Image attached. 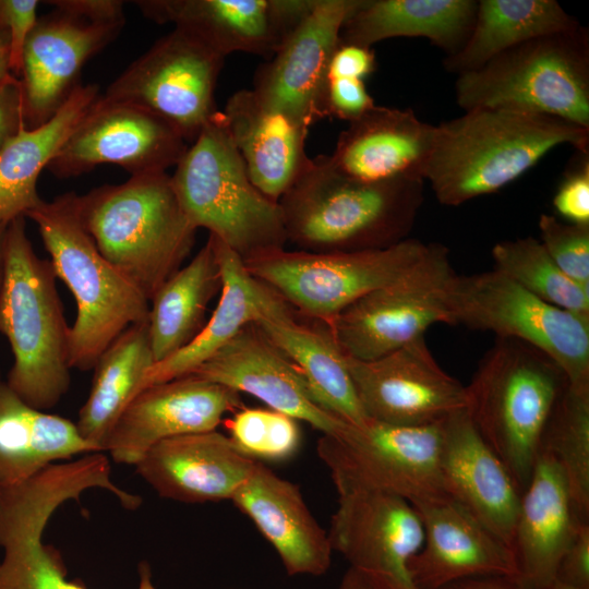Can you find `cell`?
<instances>
[{"instance_id": "7dc6e473", "label": "cell", "mask_w": 589, "mask_h": 589, "mask_svg": "<svg viewBox=\"0 0 589 589\" xmlns=\"http://www.w3.org/2000/svg\"><path fill=\"white\" fill-rule=\"evenodd\" d=\"M23 125L20 81L11 77L0 85V152Z\"/></svg>"}, {"instance_id": "2e32d148", "label": "cell", "mask_w": 589, "mask_h": 589, "mask_svg": "<svg viewBox=\"0 0 589 589\" xmlns=\"http://www.w3.org/2000/svg\"><path fill=\"white\" fill-rule=\"evenodd\" d=\"M337 494L327 532L333 551L382 589H413L409 564L424 532L412 504L376 490L342 489Z\"/></svg>"}, {"instance_id": "8fae6325", "label": "cell", "mask_w": 589, "mask_h": 589, "mask_svg": "<svg viewBox=\"0 0 589 589\" xmlns=\"http://www.w3.org/2000/svg\"><path fill=\"white\" fill-rule=\"evenodd\" d=\"M428 249L429 244L407 238L387 248L364 251L281 249L243 264L251 276L301 316L327 326L354 301L407 273Z\"/></svg>"}, {"instance_id": "5bb4252c", "label": "cell", "mask_w": 589, "mask_h": 589, "mask_svg": "<svg viewBox=\"0 0 589 589\" xmlns=\"http://www.w3.org/2000/svg\"><path fill=\"white\" fill-rule=\"evenodd\" d=\"M224 61L197 37L173 27L134 60L101 96L153 112L190 145L217 112L215 91Z\"/></svg>"}, {"instance_id": "74e56055", "label": "cell", "mask_w": 589, "mask_h": 589, "mask_svg": "<svg viewBox=\"0 0 589 589\" xmlns=\"http://www.w3.org/2000/svg\"><path fill=\"white\" fill-rule=\"evenodd\" d=\"M540 452L560 466L579 514L589 519V387L567 384L545 423Z\"/></svg>"}, {"instance_id": "f6af8a7d", "label": "cell", "mask_w": 589, "mask_h": 589, "mask_svg": "<svg viewBox=\"0 0 589 589\" xmlns=\"http://www.w3.org/2000/svg\"><path fill=\"white\" fill-rule=\"evenodd\" d=\"M555 579L589 588V521L582 522L565 550Z\"/></svg>"}, {"instance_id": "f546056e", "label": "cell", "mask_w": 589, "mask_h": 589, "mask_svg": "<svg viewBox=\"0 0 589 589\" xmlns=\"http://www.w3.org/2000/svg\"><path fill=\"white\" fill-rule=\"evenodd\" d=\"M254 324L294 364L322 408L353 425L369 419L357 396L346 356L326 325L297 320L279 296Z\"/></svg>"}, {"instance_id": "ab89813d", "label": "cell", "mask_w": 589, "mask_h": 589, "mask_svg": "<svg viewBox=\"0 0 589 589\" xmlns=\"http://www.w3.org/2000/svg\"><path fill=\"white\" fill-rule=\"evenodd\" d=\"M229 438L256 461H284L298 452L301 431L296 419L272 410L242 407L228 421Z\"/></svg>"}, {"instance_id": "7c38bea8", "label": "cell", "mask_w": 589, "mask_h": 589, "mask_svg": "<svg viewBox=\"0 0 589 589\" xmlns=\"http://www.w3.org/2000/svg\"><path fill=\"white\" fill-rule=\"evenodd\" d=\"M443 421L397 425L369 418L338 435H323L317 454L336 490H376L416 504L445 495L440 473Z\"/></svg>"}, {"instance_id": "4316f807", "label": "cell", "mask_w": 589, "mask_h": 589, "mask_svg": "<svg viewBox=\"0 0 589 589\" xmlns=\"http://www.w3.org/2000/svg\"><path fill=\"white\" fill-rule=\"evenodd\" d=\"M230 501L272 544L289 576H322L328 570L333 553L328 534L297 484L255 461Z\"/></svg>"}, {"instance_id": "ba28073f", "label": "cell", "mask_w": 589, "mask_h": 589, "mask_svg": "<svg viewBox=\"0 0 589 589\" xmlns=\"http://www.w3.org/2000/svg\"><path fill=\"white\" fill-rule=\"evenodd\" d=\"M465 110L498 108L545 115L589 129V41L582 27L513 47L457 75Z\"/></svg>"}, {"instance_id": "bcb514c9", "label": "cell", "mask_w": 589, "mask_h": 589, "mask_svg": "<svg viewBox=\"0 0 589 589\" xmlns=\"http://www.w3.org/2000/svg\"><path fill=\"white\" fill-rule=\"evenodd\" d=\"M376 69V57L372 47L339 43L327 70L329 79H356L364 81Z\"/></svg>"}, {"instance_id": "60d3db41", "label": "cell", "mask_w": 589, "mask_h": 589, "mask_svg": "<svg viewBox=\"0 0 589 589\" xmlns=\"http://www.w3.org/2000/svg\"><path fill=\"white\" fill-rule=\"evenodd\" d=\"M539 241L556 266L572 280L589 289V225L562 221L541 214Z\"/></svg>"}, {"instance_id": "ffe728a7", "label": "cell", "mask_w": 589, "mask_h": 589, "mask_svg": "<svg viewBox=\"0 0 589 589\" xmlns=\"http://www.w3.org/2000/svg\"><path fill=\"white\" fill-rule=\"evenodd\" d=\"M125 22H99L55 8L39 16L24 46L20 86L24 125L50 120L81 85L85 63L109 45Z\"/></svg>"}, {"instance_id": "f1b7e54d", "label": "cell", "mask_w": 589, "mask_h": 589, "mask_svg": "<svg viewBox=\"0 0 589 589\" xmlns=\"http://www.w3.org/2000/svg\"><path fill=\"white\" fill-rule=\"evenodd\" d=\"M221 112L250 180L278 202L311 159L305 152L309 129L265 105L252 89L233 93Z\"/></svg>"}, {"instance_id": "4dcf8cb0", "label": "cell", "mask_w": 589, "mask_h": 589, "mask_svg": "<svg viewBox=\"0 0 589 589\" xmlns=\"http://www.w3.org/2000/svg\"><path fill=\"white\" fill-rule=\"evenodd\" d=\"M209 238L221 271L217 305L201 333L188 346L149 368L142 389L190 374L242 328L255 323L278 298L269 287L249 274L243 261L232 250L215 237Z\"/></svg>"}, {"instance_id": "f907efd6", "label": "cell", "mask_w": 589, "mask_h": 589, "mask_svg": "<svg viewBox=\"0 0 589 589\" xmlns=\"http://www.w3.org/2000/svg\"><path fill=\"white\" fill-rule=\"evenodd\" d=\"M338 589H382L360 572L349 567Z\"/></svg>"}, {"instance_id": "f5cc1de1", "label": "cell", "mask_w": 589, "mask_h": 589, "mask_svg": "<svg viewBox=\"0 0 589 589\" xmlns=\"http://www.w3.org/2000/svg\"><path fill=\"white\" fill-rule=\"evenodd\" d=\"M5 224H0V288L2 285L3 273H4V238H5Z\"/></svg>"}, {"instance_id": "1f68e13d", "label": "cell", "mask_w": 589, "mask_h": 589, "mask_svg": "<svg viewBox=\"0 0 589 589\" xmlns=\"http://www.w3.org/2000/svg\"><path fill=\"white\" fill-rule=\"evenodd\" d=\"M99 452L75 423L29 406L0 380V488L20 484L61 460Z\"/></svg>"}, {"instance_id": "f35d334b", "label": "cell", "mask_w": 589, "mask_h": 589, "mask_svg": "<svg viewBox=\"0 0 589 589\" xmlns=\"http://www.w3.org/2000/svg\"><path fill=\"white\" fill-rule=\"evenodd\" d=\"M495 271L555 306L589 318V289L567 277L532 237L496 242Z\"/></svg>"}, {"instance_id": "db71d44e", "label": "cell", "mask_w": 589, "mask_h": 589, "mask_svg": "<svg viewBox=\"0 0 589 589\" xmlns=\"http://www.w3.org/2000/svg\"><path fill=\"white\" fill-rule=\"evenodd\" d=\"M548 589H589L582 587H576L555 579Z\"/></svg>"}, {"instance_id": "8992f818", "label": "cell", "mask_w": 589, "mask_h": 589, "mask_svg": "<svg viewBox=\"0 0 589 589\" xmlns=\"http://www.w3.org/2000/svg\"><path fill=\"white\" fill-rule=\"evenodd\" d=\"M567 384L558 364L538 348L496 337L466 385L470 420L520 492L540 454L545 423Z\"/></svg>"}, {"instance_id": "681fc988", "label": "cell", "mask_w": 589, "mask_h": 589, "mask_svg": "<svg viewBox=\"0 0 589 589\" xmlns=\"http://www.w3.org/2000/svg\"><path fill=\"white\" fill-rule=\"evenodd\" d=\"M443 589H531L516 578L506 576H480L456 581Z\"/></svg>"}, {"instance_id": "e0dca14e", "label": "cell", "mask_w": 589, "mask_h": 589, "mask_svg": "<svg viewBox=\"0 0 589 589\" xmlns=\"http://www.w3.org/2000/svg\"><path fill=\"white\" fill-rule=\"evenodd\" d=\"M346 361L368 418L397 425L437 423L466 409V385L445 372L424 337L373 360Z\"/></svg>"}, {"instance_id": "3957f363", "label": "cell", "mask_w": 589, "mask_h": 589, "mask_svg": "<svg viewBox=\"0 0 589 589\" xmlns=\"http://www.w3.org/2000/svg\"><path fill=\"white\" fill-rule=\"evenodd\" d=\"M49 260L39 259L26 235L25 217L7 226L0 288V334L13 363L8 386L29 406L46 411L70 387L68 326Z\"/></svg>"}, {"instance_id": "9a60e30c", "label": "cell", "mask_w": 589, "mask_h": 589, "mask_svg": "<svg viewBox=\"0 0 589 589\" xmlns=\"http://www.w3.org/2000/svg\"><path fill=\"white\" fill-rule=\"evenodd\" d=\"M188 146L172 125L153 112L100 95L48 169L58 178L76 177L104 164L120 166L131 176L166 172Z\"/></svg>"}, {"instance_id": "44dd1931", "label": "cell", "mask_w": 589, "mask_h": 589, "mask_svg": "<svg viewBox=\"0 0 589 589\" xmlns=\"http://www.w3.org/2000/svg\"><path fill=\"white\" fill-rule=\"evenodd\" d=\"M314 0H137L157 24H172L226 58L245 52L269 59Z\"/></svg>"}, {"instance_id": "6da1fadb", "label": "cell", "mask_w": 589, "mask_h": 589, "mask_svg": "<svg viewBox=\"0 0 589 589\" xmlns=\"http://www.w3.org/2000/svg\"><path fill=\"white\" fill-rule=\"evenodd\" d=\"M564 144L588 153L589 129L525 111L467 110L436 125L424 180L441 204L458 206L501 190Z\"/></svg>"}, {"instance_id": "52a82bcc", "label": "cell", "mask_w": 589, "mask_h": 589, "mask_svg": "<svg viewBox=\"0 0 589 589\" xmlns=\"http://www.w3.org/2000/svg\"><path fill=\"white\" fill-rule=\"evenodd\" d=\"M170 177L192 226L207 229L243 262L285 249L279 203L250 180L220 110L188 146Z\"/></svg>"}, {"instance_id": "816d5d0a", "label": "cell", "mask_w": 589, "mask_h": 589, "mask_svg": "<svg viewBox=\"0 0 589 589\" xmlns=\"http://www.w3.org/2000/svg\"><path fill=\"white\" fill-rule=\"evenodd\" d=\"M11 77L15 76H13L10 67L9 36L7 31L0 25V85Z\"/></svg>"}, {"instance_id": "836d02e7", "label": "cell", "mask_w": 589, "mask_h": 589, "mask_svg": "<svg viewBox=\"0 0 589 589\" xmlns=\"http://www.w3.org/2000/svg\"><path fill=\"white\" fill-rule=\"evenodd\" d=\"M99 96L97 85L81 84L50 120L36 128L23 125L5 144L0 152V224L26 217L43 203L37 192L40 172Z\"/></svg>"}, {"instance_id": "b9f144b4", "label": "cell", "mask_w": 589, "mask_h": 589, "mask_svg": "<svg viewBox=\"0 0 589 589\" xmlns=\"http://www.w3.org/2000/svg\"><path fill=\"white\" fill-rule=\"evenodd\" d=\"M39 3L38 0H0V25L9 36L10 67L15 77L20 76L26 40L39 17Z\"/></svg>"}, {"instance_id": "11a10c76", "label": "cell", "mask_w": 589, "mask_h": 589, "mask_svg": "<svg viewBox=\"0 0 589 589\" xmlns=\"http://www.w3.org/2000/svg\"><path fill=\"white\" fill-rule=\"evenodd\" d=\"M1 378H2V377H1V373H0V380H1Z\"/></svg>"}, {"instance_id": "d590c367", "label": "cell", "mask_w": 589, "mask_h": 589, "mask_svg": "<svg viewBox=\"0 0 589 589\" xmlns=\"http://www.w3.org/2000/svg\"><path fill=\"white\" fill-rule=\"evenodd\" d=\"M221 289V271L211 238L188 265L153 294L148 332L155 363L188 346L203 329L209 302Z\"/></svg>"}, {"instance_id": "9c48e42d", "label": "cell", "mask_w": 589, "mask_h": 589, "mask_svg": "<svg viewBox=\"0 0 589 589\" xmlns=\"http://www.w3.org/2000/svg\"><path fill=\"white\" fill-rule=\"evenodd\" d=\"M100 483L96 466L79 458L0 488V589H86L83 582L68 580L59 550L46 544L43 537L58 508ZM137 572V589H157L147 562H141Z\"/></svg>"}, {"instance_id": "d6a6232c", "label": "cell", "mask_w": 589, "mask_h": 589, "mask_svg": "<svg viewBox=\"0 0 589 589\" xmlns=\"http://www.w3.org/2000/svg\"><path fill=\"white\" fill-rule=\"evenodd\" d=\"M477 7L472 0H361L339 43L372 47L394 37H424L450 56L467 40Z\"/></svg>"}, {"instance_id": "7bdbcfd3", "label": "cell", "mask_w": 589, "mask_h": 589, "mask_svg": "<svg viewBox=\"0 0 589 589\" xmlns=\"http://www.w3.org/2000/svg\"><path fill=\"white\" fill-rule=\"evenodd\" d=\"M553 206L565 221L589 225V160L588 155L560 184Z\"/></svg>"}, {"instance_id": "83f0119b", "label": "cell", "mask_w": 589, "mask_h": 589, "mask_svg": "<svg viewBox=\"0 0 589 589\" xmlns=\"http://www.w3.org/2000/svg\"><path fill=\"white\" fill-rule=\"evenodd\" d=\"M588 521L579 514L560 466L540 452L520 494L512 546L516 579L531 589H548L577 529Z\"/></svg>"}, {"instance_id": "30bf717a", "label": "cell", "mask_w": 589, "mask_h": 589, "mask_svg": "<svg viewBox=\"0 0 589 589\" xmlns=\"http://www.w3.org/2000/svg\"><path fill=\"white\" fill-rule=\"evenodd\" d=\"M445 299L448 324L529 344L558 364L569 385L589 387V318L543 301L495 269L454 274Z\"/></svg>"}, {"instance_id": "e575fe53", "label": "cell", "mask_w": 589, "mask_h": 589, "mask_svg": "<svg viewBox=\"0 0 589 589\" xmlns=\"http://www.w3.org/2000/svg\"><path fill=\"white\" fill-rule=\"evenodd\" d=\"M579 26L553 0H481L467 40L444 68L457 75L476 71L513 47Z\"/></svg>"}, {"instance_id": "5b68a950", "label": "cell", "mask_w": 589, "mask_h": 589, "mask_svg": "<svg viewBox=\"0 0 589 589\" xmlns=\"http://www.w3.org/2000/svg\"><path fill=\"white\" fill-rule=\"evenodd\" d=\"M84 226L103 256L148 300L189 255L196 229L167 172L131 176L80 195Z\"/></svg>"}, {"instance_id": "8d00e7d4", "label": "cell", "mask_w": 589, "mask_h": 589, "mask_svg": "<svg viewBox=\"0 0 589 589\" xmlns=\"http://www.w3.org/2000/svg\"><path fill=\"white\" fill-rule=\"evenodd\" d=\"M154 363L148 322L127 328L98 358L89 395L75 424L100 452L119 416L141 392Z\"/></svg>"}, {"instance_id": "ac0fdd59", "label": "cell", "mask_w": 589, "mask_h": 589, "mask_svg": "<svg viewBox=\"0 0 589 589\" xmlns=\"http://www.w3.org/2000/svg\"><path fill=\"white\" fill-rule=\"evenodd\" d=\"M360 1L314 0L275 55L255 71L254 94L308 129L327 118L328 64L344 23Z\"/></svg>"}, {"instance_id": "ee69618b", "label": "cell", "mask_w": 589, "mask_h": 589, "mask_svg": "<svg viewBox=\"0 0 589 589\" xmlns=\"http://www.w3.org/2000/svg\"><path fill=\"white\" fill-rule=\"evenodd\" d=\"M327 117L348 123L358 120L375 106L364 81L356 79H329L326 85Z\"/></svg>"}, {"instance_id": "484cf974", "label": "cell", "mask_w": 589, "mask_h": 589, "mask_svg": "<svg viewBox=\"0 0 589 589\" xmlns=\"http://www.w3.org/2000/svg\"><path fill=\"white\" fill-rule=\"evenodd\" d=\"M255 461L215 430L164 440L134 467L159 496L193 504L231 500Z\"/></svg>"}, {"instance_id": "c3c4849f", "label": "cell", "mask_w": 589, "mask_h": 589, "mask_svg": "<svg viewBox=\"0 0 589 589\" xmlns=\"http://www.w3.org/2000/svg\"><path fill=\"white\" fill-rule=\"evenodd\" d=\"M49 5L99 22H125L123 1L119 0H52Z\"/></svg>"}, {"instance_id": "cb8c5ba5", "label": "cell", "mask_w": 589, "mask_h": 589, "mask_svg": "<svg viewBox=\"0 0 589 589\" xmlns=\"http://www.w3.org/2000/svg\"><path fill=\"white\" fill-rule=\"evenodd\" d=\"M440 473L445 495L512 550L521 492L466 409L443 421Z\"/></svg>"}, {"instance_id": "d6986e66", "label": "cell", "mask_w": 589, "mask_h": 589, "mask_svg": "<svg viewBox=\"0 0 589 589\" xmlns=\"http://www.w3.org/2000/svg\"><path fill=\"white\" fill-rule=\"evenodd\" d=\"M238 392L194 374L145 387L129 402L109 432L104 453L135 466L157 443L215 431L224 417L241 409Z\"/></svg>"}, {"instance_id": "d4e9b609", "label": "cell", "mask_w": 589, "mask_h": 589, "mask_svg": "<svg viewBox=\"0 0 589 589\" xmlns=\"http://www.w3.org/2000/svg\"><path fill=\"white\" fill-rule=\"evenodd\" d=\"M435 134L436 125L409 108L375 105L348 123L325 158L335 171L359 181H424Z\"/></svg>"}, {"instance_id": "4fadbf2b", "label": "cell", "mask_w": 589, "mask_h": 589, "mask_svg": "<svg viewBox=\"0 0 589 589\" xmlns=\"http://www.w3.org/2000/svg\"><path fill=\"white\" fill-rule=\"evenodd\" d=\"M454 274L447 248L429 243L412 268L354 301L327 327L347 357L366 361L388 354L424 337L430 326L448 324L445 292Z\"/></svg>"}, {"instance_id": "277c9868", "label": "cell", "mask_w": 589, "mask_h": 589, "mask_svg": "<svg viewBox=\"0 0 589 589\" xmlns=\"http://www.w3.org/2000/svg\"><path fill=\"white\" fill-rule=\"evenodd\" d=\"M26 217L37 226L56 276L76 302L69 365L92 370L127 328L148 322L149 300L99 252L84 226L75 192L43 201Z\"/></svg>"}, {"instance_id": "603a6c76", "label": "cell", "mask_w": 589, "mask_h": 589, "mask_svg": "<svg viewBox=\"0 0 589 589\" xmlns=\"http://www.w3.org/2000/svg\"><path fill=\"white\" fill-rule=\"evenodd\" d=\"M412 506L424 532L409 564L413 589H443L480 576L517 578L513 551L461 504L444 495Z\"/></svg>"}, {"instance_id": "7a4b0ae2", "label": "cell", "mask_w": 589, "mask_h": 589, "mask_svg": "<svg viewBox=\"0 0 589 589\" xmlns=\"http://www.w3.org/2000/svg\"><path fill=\"white\" fill-rule=\"evenodd\" d=\"M424 181L364 182L311 158L278 203L287 240L310 252L364 251L408 238L423 202Z\"/></svg>"}, {"instance_id": "7402d4cb", "label": "cell", "mask_w": 589, "mask_h": 589, "mask_svg": "<svg viewBox=\"0 0 589 589\" xmlns=\"http://www.w3.org/2000/svg\"><path fill=\"white\" fill-rule=\"evenodd\" d=\"M190 374L252 395L323 435H338L350 424L318 405L299 370L254 323Z\"/></svg>"}]
</instances>
